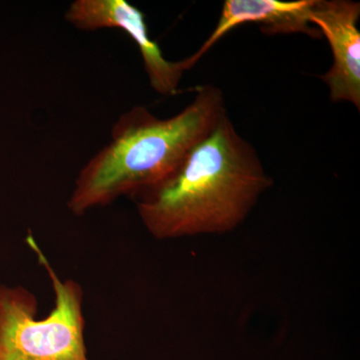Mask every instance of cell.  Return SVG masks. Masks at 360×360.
Instances as JSON below:
<instances>
[{"label": "cell", "instance_id": "obj_1", "mask_svg": "<svg viewBox=\"0 0 360 360\" xmlns=\"http://www.w3.org/2000/svg\"><path fill=\"white\" fill-rule=\"evenodd\" d=\"M274 184L227 110L160 186L136 200L146 231L158 240L233 231Z\"/></svg>", "mask_w": 360, "mask_h": 360}, {"label": "cell", "instance_id": "obj_2", "mask_svg": "<svg viewBox=\"0 0 360 360\" xmlns=\"http://www.w3.org/2000/svg\"><path fill=\"white\" fill-rule=\"evenodd\" d=\"M226 111L219 87L202 85L177 115L160 118L137 105L120 116L110 141L82 167L68 201L75 215L139 198L170 176Z\"/></svg>", "mask_w": 360, "mask_h": 360}, {"label": "cell", "instance_id": "obj_3", "mask_svg": "<svg viewBox=\"0 0 360 360\" xmlns=\"http://www.w3.org/2000/svg\"><path fill=\"white\" fill-rule=\"evenodd\" d=\"M26 243L51 281L54 307L40 317L32 291L0 285V360H90L82 286L58 276L32 234Z\"/></svg>", "mask_w": 360, "mask_h": 360}, {"label": "cell", "instance_id": "obj_4", "mask_svg": "<svg viewBox=\"0 0 360 360\" xmlns=\"http://www.w3.org/2000/svg\"><path fill=\"white\" fill-rule=\"evenodd\" d=\"M65 18L84 32L115 28L127 33L139 47L149 84L158 94H174L188 70L186 59L170 61L165 58L160 45L149 35L143 13L127 0H75Z\"/></svg>", "mask_w": 360, "mask_h": 360}, {"label": "cell", "instance_id": "obj_5", "mask_svg": "<svg viewBox=\"0 0 360 360\" xmlns=\"http://www.w3.org/2000/svg\"><path fill=\"white\" fill-rule=\"evenodd\" d=\"M359 2L314 0L310 23L330 46L333 65L321 78L328 85L333 103H349L360 110Z\"/></svg>", "mask_w": 360, "mask_h": 360}, {"label": "cell", "instance_id": "obj_6", "mask_svg": "<svg viewBox=\"0 0 360 360\" xmlns=\"http://www.w3.org/2000/svg\"><path fill=\"white\" fill-rule=\"evenodd\" d=\"M314 4V0H226L212 34L198 51L184 58L187 68L191 70L226 33L245 23L259 25L265 34L304 33L319 39L321 32L309 20Z\"/></svg>", "mask_w": 360, "mask_h": 360}]
</instances>
